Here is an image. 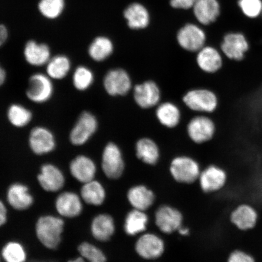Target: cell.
<instances>
[{
    "label": "cell",
    "mask_w": 262,
    "mask_h": 262,
    "mask_svg": "<svg viewBox=\"0 0 262 262\" xmlns=\"http://www.w3.org/2000/svg\"><path fill=\"white\" fill-rule=\"evenodd\" d=\"M64 222L54 216H43L36 225V234L41 243L47 248L54 250L61 242Z\"/></svg>",
    "instance_id": "1"
},
{
    "label": "cell",
    "mask_w": 262,
    "mask_h": 262,
    "mask_svg": "<svg viewBox=\"0 0 262 262\" xmlns=\"http://www.w3.org/2000/svg\"><path fill=\"white\" fill-rule=\"evenodd\" d=\"M169 171L177 182L187 185L199 180L201 172L199 163L191 157L185 156L176 157L172 160Z\"/></svg>",
    "instance_id": "2"
},
{
    "label": "cell",
    "mask_w": 262,
    "mask_h": 262,
    "mask_svg": "<svg viewBox=\"0 0 262 262\" xmlns=\"http://www.w3.org/2000/svg\"><path fill=\"white\" fill-rule=\"evenodd\" d=\"M183 101L189 109L199 113H212L219 106L217 95L208 89L190 90L183 96Z\"/></svg>",
    "instance_id": "3"
},
{
    "label": "cell",
    "mask_w": 262,
    "mask_h": 262,
    "mask_svg": "<svg viewBox=\"0 0 262 262\" xmlns=\"http://www.w3.org/2000/svg\"><path fill=\"white\" fill-rule=\"evenodd\" d=\"M223 54L229 60L241 61L250 50V43L246 35L241 32H229L223 38L221 45Z\"/></svg>",
    "instance_id": "4"
},
{
    "label": "cell",
    "mask_w": 262,
    "mask_h": 262,
    "mask_svg": "<svg viewBox=\"0 0 262 262\" xmlns=\"http://www.w3.org/2000/svg\"><path fill=\"white\" fill-rule=\"evenodd\" d=\"M101 168L108 179H119L123 174L125 163L122 150L116 143H107L103 150Z\"/></svg>",
    "instance_id": "5"
},
{
    "label": "cell",
    "mask_w": 262,
    "mask_h": 262,
    "mask_svg": "<svg viewBox=\"0 0 262 262\" xmlns=\"http://www.w3.org/2000/svg\"><path fill=\"white\" fill-rule=\"evenodd\" d=\"M199 181L203 192L212 194L225 188L228 181V173L222 167L211 165L201 171Z\"/></svg>",
    "instance_id": "6"
},
{
    "label": "cell",
    "mask_w": 262,
    "mask_h": 262,
    "mask_svg": "<svg viewBox=\"0 0 262 262\" xmlns=\"http://www.w3.org/2000/svg\"><path fill=\"white\" fill-rule=\"evenodd\" d=\"M177 40L180 47L188 52H198L205 46V32L199 26L189 24L183 26L177 34Z\"/></svg>",
    "instance_id": "7"
},
{
    "label": "cell",
    "mask_w": 262,
    "mask_h": 262,
    "mask_svg": "<svg viewBox=\"0 0 262 262\" xmlns=\"http://www.w3.org/2000/svg\"><path fill=\"white\" fill-rule=\"evenodd\" d=\"M103 86L106 93L111 96H124L132 88L130 75L122 68L108 71L104 77Z\"/></svg>",
    "instance_id": "8"
},
{
    "label": "cell",
    "mask_w": 262,
    "mask_h": 262,
    "mask_svg": "<svg viewBox=\"0 0 262 262\" xmlns=\"http://www.w3.org/2000/svg\"><path fill=\"white\" fill-rule=\"evenodd\" d=\"M137 254L143 259L152 260L160 258L165 250L163 239L157 234L145 233L137 239L135 244Z\"/></svg>",
    "instance_id": "9"
},
{
    "label": "cell",
    "mask_w": 262,
    "mask_h": 262,
    "mask_svg": "<svg viewBox=\"0 0 262 262\" xmlns=\"http://www.w3.org/2000/svg\"><path fill=\"white\" fill-rule=\"evenodd\" d=\"M183 216L179 209L171 206L163 205L156 212L155 223L160 231L171 234L183 226Z\"/></svg>",
    "instance_id": "10"
},
{
    "label": "cell",
    "mask_w": 262,
    "mask_h": 262,
    "mask_svg": "<svg viewBox=\"0 0 262 262\" xmlns=\"http://www.w3.org/2000/svg\"><path fill=\"white\" fill-rule=\"evenodd\" d=\"M216 132L214 121L207 116H196L189 121L187 125V133L193 142L204 143L210 141Z\"/></svg>",
    "instance_id": "11"
},
{
    "label": "cell",
    "mask_w": 262,
    "mask_h": 262,
    "mask_svg": "<svg viewBox=\"0 0 262 262\" xmlns=\"http://www.w3.org/2000/svg\"><path fill=\"white\" fill-rule=\"evenodd\" d=\"M229 219L232 225L238 230L247 231L256 226L258 213L253 205L242 203L232 209Z\"/></svg>",
    "instance_id": "12"
},
{
    "label": "cell",
    "mask_w": 262,
    "mask_h": 262,
    "mask_svg": "<svg viewBox=\"0 0 262 262\" xmlns=\"http://www.w3.org/2000/svg\"><path fill=\"white\" fill-rule=\"evenodd\" d=\"M97 127V120L93 114L90 112L82 113L71 130V143L76 146L84 145L96 132Z\"/></svg>",
    "instance_id": "13"
},
{
    "label": "cell",
    "mask_w": 262,
    "mask_h": 262,
    "mask_svg": "<svg viewBox=\"0 0 262 262\" xmlns=\"http://www.w3.org/2000/svg\"><path fill=\"white\" fill-rule=\"evenodd\" d=\"M133 96L140 107L149 109L158 105L161 99V91L155 81L148 80L134 87Z\"/></svg>",
    "instance_id": "14"
},
{
    "label": "cell",
    "mask_w": 262,
    "mask_h": 262,
    "mask_svg": "<svg viewBox=\"0 0 262 262\" xmlns=\"http://www.w3.org/2000/svg\"><path fill=\"white\" fill-rule=\"evenodd\" d=\"M53 90L50 78L44 74H35L29 79L26 95L33 102L44 103L52 97Z\"/></svg>",
    "instance_id": "15"
},
{
    "label": "cell",
    "mask_w": 262,
    "mask_h": 262,
    "mask_svg": "<svg viewBox=\"0 0 262 262\" xmlns=\"http://www.w3.org/2000/svg\"><path fill=\"white\" fill-rule=\"evenodd\" d=\"M196 62L204 73L214 74L220 71L224 64L222 55L218 49L210 46H205L198 52Z\"/></svg>",
    "instance_id": "16"
},
{
    "label": "cell",
    "mask_w": 262,
    "mask_h": 262,
    "mask_svg": "<svg viewBox=\"0 0 262 262\" xmlns=\"http://www.w3.org/2000/svg\"><path fill=\"white\" fill-rule=\"evenodd\" d=\"M29 146L36 155H42L52 151L55 140L50 130L43 127H36L29 136Z\"/></svg>",
    "instance_id": "17"
},
{
    "label": "cell",
    "mask_w": 262,
    "mask_h": 262,
    "mask_svg": "<svg viewBox=\"0 0 262 262\" xmlns=\"http://www.w3.org/2000/svg\"><path fill=\"white\" fill-rule=\"evenodd\" d=\"M192 9L196 20L204 25L214 24L221 12L219 0H196Z\"/></svg>",
    "instance_id": "18"
},
{
    "label": "cell",
    "mask_w": 262,
    "mask_h": 262,
    "mask_svg": "<svg viewBox=\"0 0 262 262\" xmlns=\"http://www.w3.org/2000/svg\"><path fill=\"white\" fill-rule=\"evenodd\" d=\"M127 199L133 209L146 211L155 204L156 195L146 186L139 185L134 186L128 190Z\"/></svg>",
    "instance_id": "19"
},
{
    "label": "cell",
    "mask_w": 262,
    "mask_h": 262,
    "mask_svg": "<svg viewBox=\"0 0 262 262\" xmlns=\"http://www.w3.org/2000/svg\"><path fill=\"white\" fill-rule=\"evenodd\" d=\"M38 180L41 187L48 192H56L63 188L64 178L60 170L50 164L41 167Z\"/></svg>",
    "instance_id": "20"
},
{
    "label": "cell",
    "mask_w": 262,
    "mask_h": 262,
    "mask_svg": "<svg viewBox=\"0 0 262 262\" xmlns=\"http://www.w3.org/2000/svg\"><path fill=\"white\" fill-rule=\"evenodd\" d=\"M96 170V164L93 160L84 156L77 157L70 165L72 175L78 181L84 183L94 180Z\"/></svg>",
    "instance_id": "21"
},
{
    "label": "cell",
    "mask_w": 262,
    "mask_h": 262,
    "mask_svg": "<svg viewBox=\"0 0 262 262\" xmlns=\"http://www.w3.org/2000/svg\"><path fill=\"white\" fill-rule=\"evenodd\" d=\"M124 16L130 29L139 30L147 27L150 22V15L145 6L134 3L127 6L124 11Z\"/></svg>",
    "instance_id": "22"
},
{
    "label": "cell",
    "mask_w": 262,
    "mask_h": 262,
    "mask_svg": "<svg viewBox=\"0 0 262 262\" xmlns=\"http://www.w3.org/2000/svg\"><path fill=\"white\" fill-rule=\"evenodd\" d=\"M91 231L96 240L103 242L109 241L116 231V225L112 216L107 214L96 216L92 223Z\"/></svg>",
    "instance_id": "23"
},
{
    "label": "cell",
    "mask_w": 262,
    "mask_h": 262,
    "mask_svg": "<svg viewBox=\"0 0 262 262\" xmlns=\"http://www.w3.org/2000/svg\"><path fill=\"white\" fill-rule=\"evenodd\" d=\"M24 55L29 64L40 67L47 64L50 60V49L47 45L30 40L25 45Z\"/></svg>",
    "instance_id": "24"
},
{
    "label": "cell",
    "mask_w": 262,
    "mask_h": 262,
    "mask_svg": "<svg viewBox=\"0 0 262 262\" xmlns=\"http://www.w3.org/2000/svg\"><path fill=\"white\" fill-rule=\"evenodd\" d=\"M55 206L59 214L66 217H77L82 211L79 196L73 192H64L59 195Z\"/></svg>",
    "instance_id": "25"
},
{
    "label": "cell",
    "mask_w": 262,
    "mask_h": 262,
    "mask_svg": "<svg viewBox=\"0 0 262 262\" xmlns=\"http://www.w3.org/2000/svg\"><path fill=\"white\" fill-rule=\"evenodd\" d=\"M149 217L145 211L133 209L127 213L124 222V230L129 236L142 234L148 225Z\"/></svg>",
    "instance_id": "26"
},
{
    "label": "cell",
    "mask_w": 262,
    "mask_h": 262,
    "mask_svg": "<svg viewBox=\"0 0 262 262\" xmlns=\"http://www.w3.org/2000/svg\"><path fill=\"white\" fill-rule=\"evenodd\" d=\"M136 156L148 165H155L160 159V149L157 143L149 138L140 139L136 145Z\"/></svg>",
    "instance_id": "27"
},
{
    "label": "cell",
    "mask_w": 262,
    "mask_h": 262,
    "mask_svg": "<svg viewBox=\"0 0 262 262\" xmlns=\"http://www.w3.org/2000/svg\"><path fill=\"white\" fill-rule=\"evenodd\" d=\"M156 115L160 123L168 128L178 126L182 117L179 107L169 101L159 104L157 107Z\"/></svg>",
    "instance_id": "28"
},
{
    "label": "cell",
    "mask_w": 262,
    "mask_h": 262,
    "mask_svg": "<svg viewBox=\"0 0 262 262\" xmlns=\"http://www.w3.org/2000/svg\"><path fill=\"white\" fill-rule=\"evenodd\" d=\"M8 201L13 208L17 210H25L33 204L32 196L26 186L15 183L10 186L8 191Z\"/></svg>",
    "instance_id": "29"
},
{
    "label": "cell",
    "mask_w": 262,
    "mask_h": 262,
    "mask_svg": "<svg viewBox=\"0 0 262 262\" xmlns=\"http://www.w3.org/2000/svg\"><path fill=\"white\" fill-rule=\"evenodd\" d=\"M114 49L113 42L110 38L99 36L91 42L88 49V53L94 61H103L113 54Z\"/></svg>",
    "instance_id": "30"
},
{
    "label": "cell",
    "mask_w": 262,
    "mask_h": 262,
    "mask_svg": "<svg viewBox=\"0 0 262 262\" xmlns=\"http://www.w3.org/2000/svg\"><path fill=\"white\" fill-rule=\"evenodd\" d=\"M81 194L85 202L94 206L102 205L106 199L105 189L100 182L94 180L84 183Z\"/></svg>",
    "instance_id": "31"
},
{
    "label": "cell",
    "mask_w": 262,
    "mask_h": 262,
    "mask_svg": "<svg viewBox=\"0 0 262 262\" xmlns=\"http://www.w3.org/2000/svg\"><path fill=\"white\" fill-rule=\"evenodd\" d=\"M71 69L70 59L64 55H57L49 60L47 71L49 77L60 80L67 76Z\"/></svg>",
    "instance_id": "32"
},
{
    "label": "cell",
    "mask_w": 262,
    "mask_h": 262,
    "mask_svg": "<svg viewBox=\"0 0 262 262\" xmlns=\"http://www.w3.org/2000/svg\"><path fill=\"white\" fill-rule=\"evenodd\" d=\"M65 0H40L38 9L41 15L47 19L59 17L64 11Z\"/></svg>",
    "instance_id": "33"
},
{
    "label": "cell",
    "mask_w": 262,
    "mask_h": 262,
    "mask_svg": "<svg viewBox=\"0 0 262 262\" xmlns=\"http://www.w3.org/2000/svg\"><path fill=\"white\" fill-rule=\"evenodd\" d=\"M32 113L30 111L20 104H14L9 107L8 118L13 126L24 127L31 122Z\"/></svg>",
    "instance_id": "34"
},
{
    "label": "cell",
    "mask_w": 262,
    "mask_h": 262,
    "mask_svg": "<svg viewBox=\"0 0 262 262\" xmlns=\"http://www.w3.org/2000/svg\"><path fill=\"white\" fill-rule=\"evenodd\" d=\"M94 76L93 72L83 66L78 67L73 75V83L75 88L79 91H85L93 84Z\"/></svg>",
    "instance_id": "35"
},
{
    "label": "cell",
    "mask_w": 262,
    "mask_h": 262,
    "mask_svg": "<svg viewBox=\"0 0 262 262\" xmlns=\"http://www.w3.org/2000/svg\"><path fill=\"white\" fill-rule=\"evenodd\" d=\"M2 255L6 262H25L26 255L24 247L16 242H9L3 248Z\"/></svg>",
    "instance_id": "36"
},
{
    "label": "cell",
    "mask_w": 262,
    "mask_h": 262,
    "mask_svg": "<svg viewBox=\"0 0 262 262\" xmlns=\"http://www.w3.org/2000/svg\"><path fill=\"white\" fill-rule=\"evenodd\" d=\"M82 257L88 262H106L105 254L100 249L87 242L81 244L78 248Z\"/></svg>",
    "instance_id": "37"
},
{
    "label": "cell",
    "mask_w": 262,
    "mask_h": 262,
    "mask_svg": "<svg viewBox=\"0 0 262 262\" xmlns=\"http://www.w3.org/2000/svg\"><path fill=\"white\" fill-rule=\"evenodd\" d=\"M237 5L246 17L256 19L262 14V0H238Z\"/></svg>",
    "instance_id": "38"
},
{
    "label": "cell",
    "mask_w": 262,
    "mask_h": 262,
    "mask_svg": "<svg viewBox=\"0 0 262 262\" xmlns=\"http://www.w3.org/2000/svg\"><path fill=\"white\" fill-rule=\"evenodd\" d=\"M227 262H256V260L248 252L237 249L229 254Z\"/></svg>",
    "instance_id": "39"
},
{
    "label": "cell",
    "mask_w": 262,
    "mask_h": 262,
    "mask_svg": "<svg viewBox=\"0 0 262 262\" xmlns=\"http://www.w3.org/2000/svg\"><path fill=\"white\" fill-rule=\"evenodd\" d=\"M196 0H171L170 4L173 8L189 9L192 8Z\"/></svg>",
    "instance_id": "40"
},
{
    "label": "cell",
    "mask_w": 262,
    "mask_h": 262,
    "mask_svg": "<svg viewBox=\"0 0 262 262\" xmlns=\"http://www.w3.org/2000/svg\"><path fill=\"white\" fill-rule=\"evenodd\" d=\"M9 32L7 28L4 25H0V47L5 43L8 38Z\"/></svg>",
    "instance_id": "41"
},
{
    "label": "cell",
    "mask_w": 262,
    "mask_h": 262,
    "mask_svg": "<svg viewBox=\"0 0 262 262\" xmlns=\"http://www.w3.org/2000/svg\"><path fill=\"white\" fill-rule=\"evenodd\" d=\"M7 219V211L4 204L0 201V227L4 225Z\"/></svg>",
    "instance_id": "42"
},
{
    "label": "cell",
    "mask_w": 262,
    "mask_h": 262,
    "mask_svg": "<svg viewBox=\"0 0 262 262\" xmlns=\"http://www.w3.org/2000/svg\"><path fill=\"white\" fill-rule=\"evenodd\" d=\"M6 72L2 67V66L0 65V86H2V85L4 83V82L6 80Z\"/></svg>",
    "instance_id": "43"
},
{
    "label": "cell",
    "mask_w": 262,
    "mask_h": 262,
    "mask_svg": "<svg viewBox=\"0 0 262 262\" xmlns=\"http://www.w3.org/2000/svg\"><path fill=\"white\" fill-rule=\"evenodd\" d=\"M178 232L182 236H187L190 233L189 229L187 227H183V226L181 228H180Z\"/></svg>",
    "instance_id": "44"
},
{
    "label": "cell",
    "mask_w": 262,
    "mask_h": 262,
    "mask_svg": "<svg viewBox=\"0 0 262 262\" xmlns=\"http://www.w3.org/2000/svg\"><path fill=\"white\" fill-rule=\"evenodd\" d=\"M68 262H88V261L87 260H85L83 257H80L77 258L76 259L70 260Z\"/></svg>",
    "instance_id": "45"
},
{
    "label": "cell",
    "mask_w": 262,
    "mask_h": 262,
    "mask_svg": "<svg viewBox=\"0 0 262 262\" xmlns=\"http://www.w3.org/2000/svg\"><path fill=\"white\" fill-rule=\"evenodd\" d=\"M261 16H262V14H261Z\"/></svg>",
    "instance_id": "46"
}]
</instances>
